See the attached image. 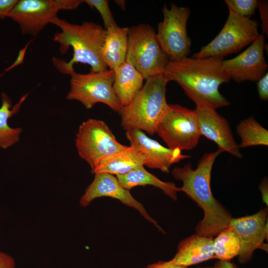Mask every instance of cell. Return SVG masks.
I'll use <instances>...</instances> for the list:
<instances>
[{
  "mask_svg": "<svg viewBox=\"0 0 268 268\" xmlns=\"http://www.w3.org/2000/svg\"><path fill=\"white\" fill-rule=\"evenodd\" d=\"M75 145L80 157L88 163L93 173L103 159L128 146L117 140L105 122L93 119L80 125Z\"/></svg>",
  "mask_w": 268,
  "mask_h": 268,
  "instance_id": "cell-8",
  "label": "cell"
},
{
  "mask_svg": "<svg viewBox=\"0 0 268 268\" xmlns=\"http://www.w3.org/2000/svg\"><path fill=\"white\" fill-rule=\"evenodd\" d=\"M240 243L236 234L228 227L221 231L213 239L214 259L230 261L238 256Z\"/></svg>",
  "mask_w": 268,
  "mask_h": 268,
  "instance_id": "cell-24",
  "label": "cell"
},
{
  "mask_svg": "<svg viewBox=\"0 0 268 268\" xmlns=\"http://www.w3.org/2000/svg\"><path fill=\"white\" fill-rule=\"evenodd\" d=\"M268 208L261 209L257 213L244 217L232 218L228 226L237 236L240 243L238 261L246 263L251 259L257 249L268 251Z\"/></svg>",
  "mask_w": 268,
  "mask_h": 268,
  "instance_id": "cell-12",
  "label": "cell"
},
{
  "mask_svg": "<svg viewBox=\"0 0 268 268\" xmlns=\"http://www.w3.org/2000/svg\"><path fill=\"white\" fill-rule=\"evenodd\" d=\"M15 262L9 255L0 252V268H14Z\"/></svg>",
  "mask_w": 268,
  "mask_h": 268,
  "instance_id": "cell-30",
  "label": "cell"
},
{
  "mask_svg": "<svg viewBox=\"0 0 268 268\" xmlns=\"http://www.w3.org/2000/svg\"><path fill=\"white\" fill-rule=\"evenodd\" d=\"M195 110L201 136L215 142L222 152L242 158L228 121L213 109L196 107Z\"/></svg>",
  "mask_w": 268,
  "mask_h": 268,
  "instance_id": "cell-15",
  "label": "cell"
},
{
  "mask_svg": "<svg viewBox=\"0 0 268 268\" xmlns=\"http://www.w3.org/2000/svg\"><path fill=\"white\" fill-rule=\"evenodd\" d=\"M241 138L239 148L268 145V131L253 116L242 120L236 128Z\"/></svg>",
  "mask_w": 268,
  "mask_h": 268,
  "instance_id": "cell-23",
  "label": "cell"
},
{
  "mask_svg": "<svg viewBox=\"0 0 268 268\" xmlns=\"http://www.w3.org/2000/svg\"><path fill=\"white\" fill-rule=\"evenodd\" d=\"M214 258L213 238L193 234L181 241L177 252L170 261L187 268Z\"/></svg>",
  "mask_w": 268,
  "mask_h": 268,
  "instance_id": "cell-17",
  "label": "cell"
},
{
  "mask_svg": "<svg viewBox=\"0 0 268 268\" xmlns=\"http://www.w3.org/2000/svg\"><path fill=\"white\" fill-rule=\"evenodd\" d=\"M83 2L90 7L95 8L100 14L105 28L117 24L107 0H85Z\"/></svg>",
  "mask_w": 268,
  "mask_h": 268,
  "instance_id": "cell-26",
  "label": "cell"
},
{
  "mask_svg": "<svg viewBox=\"0 0 268 268\" xmlns=\"http://www.w3.org/2000/svg\"><path fill=\"white\" fill-rule=\"evenodd\" d=\"M261 192L262 200L267 205H268V182L267 178L263 179L259 187Z\"/></svg>",
  "mask_w": 268,
  "mask_h": 268,
  "instance_id": "cell-32",
  "label": "cell"
},
{
  "mask_svg": "<svg viewBox=\"0 0 268 268\" xmlns=\"http://www.w3.org/2000/svg\"><path fill=\"white\" fill-rule=\"evenodd\" d=\"M198 268H238L234 263L230 261H220L216 262L213 266L206 267H199Z\"/></svg>",
  "mask_w": 268,
  "mask_h": 268,
  "instance_id": "cell-33",
  "label": "cell"
},
{
  "mask_svg": "<svg viewBox=\"0 0 268 268\" xmlns=\"http://www.w3.org/2000/svg\"><path fill=\"white\" fill-rule=\"evenodd\" d=\"M132 102L122 107L121 126L127 131H144L150 135L156 133L169 104L166 98L168 81L162 73L149 77Z\"/></svg>",
  "mask_w": 268,
  "mask_h": 268,
  "instance_id": "cell-4",
  "label": "cell"
},
{
  "mask_svg": "<svg viewBox=\"0 0 268 268\" xmlns=\"http://www.w3.org/2000/svg\"><path fill=\"white\" fill-rule=\"evenodd\" d=\"M114 92L122 107L129 105L143 86L144 78L131 64L125 62L114 70Z\"/></svg>",
  "mask_w": 268,
  "mask_h": 268,
  "instance_id": "cell-18",
  "label": "cell"
},
{
  "mask_svg": "<svg viewBox=\"0 0 268 268\" xmlns=\"http://www.w3.org/2000/svg\"><path fill=\"white\" fill-rule=\"evenodd\" d=\"M103 197L117 199L124 204L136 209L145 219L164 232L158 222L150 216L143 205L133 197L130 191L122 187L116 177L108 173H96L81 197L79 203L81 206L86 207L94 199Z\"/></svg>",
  "mask_w": 268,
  "mask_h": 268,
  "instance_id": "cell-14",
  "label": "cell"
},
{
  "mask_svg": "<svg viewBox=\"0 0 268 268\" xmlns=\"http://www.w3.org/2000/svg\"><path fill=\"white\" fill-rule=\"evenodd\" d=\"M223 58H187L169 62L162 72L169 82H176L196 107L216 110L230 102L219 92L220 86L230 78L223 66Z\"/></svg>",
  "mask_w": 268,
  "mask_h": 268,
  "instance_id": "cell-1",
  "label": "cell"
},
{
  "mask_svg": "<svg viewBox=\"0 0 268 268\" xmlns=\"http://www.w3.org/2000/svg\"><path fill=\"white\" fill-rule=\"evenodd\" d=\"M265 38L263 34L242 53L233 59L223 61L224 68L229 77L237 83L257 81L267 72L264 57Z\"/></svg>",
  "mask_w": 268,
  "mask_h": 268,
  "instance_id": "cell-13",
  "label": "cell"
},
{
  "mask_svg": "<svg viewBox=\"0 0 268 268\" xmlns=\"http://www.w3.org/2000/svg\"><path fill=\"white\" fill-rule=\"evenodd\" d=\"M115 1L122 9H124L125 8V0H115Z\"/></svg>",
  "mask_w": 268,
  "mask_h": 268,
  "instance_id": "cell-34",
  "label": "cell"
},
{
  "mask_svg": "<svg viewBox=\"0 0 268 268\" xmlns=\"http://www.w3.org/2000/svg\"><path fill=\"white\" fill-rule=\"evenodd\" d=\"M129 28L121 27L116 24L105 29L102 55L109 69L114 70L126 62Z\"/></svg>",
  "mask_w": 268,
  "mask_h": 268,
  "instance_id": "cell-20",
  "label": "cell"
},
{
  "mask_svg": "<svg viewBox=\"0 0 268 268\" xmlns=\"http://www.w3.org/2000/svg\"><path fill=\"white\" fill-rule=\"evenodd\" d=\"M221 153L217 149L204 153L195 169L188 163L182 167H175L171 171L175 179L183 182L180 192H184L203 210V218L197 225L196 234L210 238L217 236L227 228L233 218L213 196L210 187L212 167Z\"/></svg>",
  "mask_w": 268,
  "mask_h": 268,
  "instance_id": "cell-2",
  "label": "cell"
},
{
  "mask_svg": "<svg viewBox=\"0 0 268 268\" xmlns=\"http://www.w3.org/2000/svg\"><path fill=\"white\" fill-rule=\"evenodd\" d=\"M51 23L61 30L53 38L59 43L61 54H66L70 47L73 52L68 62L56 58L53 59L54 66L62 73L70 74L74 71L73 65L76 63L89 65L91 72L108 69L102 55L106 35V29L102 26L90 21H85L81 24H72L58 17Z\"/></svg>",
  "mask_w": 268,
  "mask_h": 268,
  "instance_id": "cell-3",
  "label": "cell"
},
{
  "mask_svg": "<svg viewBox=\"0 0 268 268\" xmlns=\"http://www.w3.org/2000/svg\"><path fill=\"white\" fill-rule=\"evenodd\" d=\"M260 35L257 21L240 16L229 11L227 20L220 32L192 57L223 58L251 44Z\"/></svg>",
  "mask_w": 268,
  "mask_h": 268,
  "instance_id": "cell-6",
  "label": "cell"
},
{
  "mask_svg": "<svg viewBox=\"0 0 268 268\" xmlns=\"http://www.w3.org/2000/svg\"><path fill=\"white\" fill-rule=\"evenodd\" d=\"M163 19L157 26L156 36L169 62L188 58L191 52V41L187 32V22L191 14L187 6L171 3L170 8H162Z\"/></svg>",
  "mask_w": 268,
  "mask_h": 268,
  "instance_id": "cell-10",
  "label": "cell"
},
{
  "mask_svg": "<svg viewBox=\"0 0 268 268\" xmlns=\"http://www.w3.org/2000/svg\"><path fill=\"white\" fill-rule=\"evenodd\" d=\"M120 184L130 191L136 186L151 185L160 189L164 194L174 201L177 200V193L180 188L170 182H163L148 172L142 165L124 174L116 176Z\"/></svg>",
  "mask_w": 268,
  "mask_h": 268,
  "instance_id": "cell-21",
  "label": "cell"
},
{
  "mask_svg": "<svg viewBox=\"0 0 268 268\" xmlns=\"http://www.w3.org/2000/svg\"><path fill=\"white\" fill-rule=\"evenodd\" d=\"M146 268H185L182 267L169 261H158L148 265Z\"/></svg>",
  "mask_w": 268,
  "mask_h": 268,
  "instance_id": "cell-31",
  "label": "cell"
},
{
  "mask_svg": "<svg viewBox=\"0 0 268 268\" xmlns=\"http://www.w3.org/2000/svg\"><path fill=\"white\" fill-rule=\"evenodd\" d=\"M82 0H20L7 17L19 25L23 34L37 35L62 10L76 9Z\"/></svg>",
  "mask_w": 268,
  "mask_h": 268,
  "instance_id": "cell-11",
  "label": "cell"
},
{
  "mask_svg": "<svg viewBox=\"0 0 268 268\" xmlns=\"http://www.w3.org/2000/svg\"><path fill=\"white\" fill-rule=\"evenodd\" d=\"M267 0H258L257 8L260 13L263 34H268V5Z\"/></svg>",
  "mask_w": 268,
  "mask_h": 268,
  "instance_id": "cell-27",
  "label": "cell"
},
{
  "mask_svg": "<svg viewBox=\"0 0 268 268\" xmlns=\"http://www.w3.org/2000/svg\"><path fill=\"white\" fill-rule=\"evenodd\" d=\"M126 62L132 65L145 79L163 72L168 59L154 29L139 24L129 28Z\"/></svg>",
  "mask_w": 268,
  "mask_h": 268,
  "instance_id": "cell-5",
  "label": "cell"
},
{
  "mask_svg": "<svg viewBox=\"0 0 268 268\" xmlns=\"http://www.w3.org/2000/svg\"><path fill=\"white\" fill-rule=\"evenodd\" d=\"M145 163L146 159L142 152L137 148L130 145L103 159L93 173L124 175L139 166H144Z\"/></svg>",
  "mask_w": 268,
  "mask_h": 268,
  "instance_id": "cell-19",
  "label": "cell"
},
{
  "mask_svg": "<svg viewBox=\"0 0 268 268\" xmlns=\"http://www.w3.org/2000/svg\"><path fill=\"white\" fill-rule=\"evenodd\" d=\"M28 95L26 94L23 96L19 102L12 106L10 98L5 93L1 94V105L0 107V148H7L18 142L22 129L20 128L10 127L7 121L18 112Z\"/></svg>",
  "mask_w": 268,
  "mask_h": 268,
  "instance_id": "cell-22",
  "label": "cell"
},
{
  "mask_svg": "<svg viewBox=\"0 0 268 268\" xmlns=\"http://www.w3.org/2000/svg\"><path fill=\"white\" fill-rule=\"evenodd\" d=\"M126 135L130 145L137 148L143 154L146 159L145 166L149 168L169 173L173 164L191 158L190 156L183 154L178 149H172L163 146L141 131H127Z\"/></svg>",
  "mask_w": 268,
  "mask_h": 268,
  "instance_id": "cell-16",
  "label": "cell"
},
{
  "mask_svg": "<svg viewBox=\"0 0 268 268\" xmlns=\"http://www.w3.org/2000/svg\"><path fill=\"white\" fill-rule=\"evenodd\" d=\"M70 89L66 98L81 103L88 109L96 103H104L119 113L121 109L113 85L115 73L107 70L83 74L72 72L70 74Z\"/></svg>",
  "mask_w": 268,
  "mask_h": 268,
  "instance_id": "cell-7",
  "label": "cell"
},
{
  "mask_svg": "<svg viewBox=\"0 0 268 268\" xmlns=\"http://www.w3.org/2000/svg\"><path fill=\"white\" fill-rule=\"evenodd\" d=\"M257 90L259 98L263 101L268 100V72L257 81Z\"/></svg>",
  "mask_w": 268,
  "mask_h": 268,
  "instance_id": "cell-28",
  "label": "cell"
},
{
  "mask_svg": "<svg viewBox=\"0 0 268 268\" xmlns=\"http://www.w3.org/2000/svg\"><path fill=\"white\" fill-rule=\"evenodd\" d=\"M156 133L169 148L181 151L193 149L201 136L195 109L179 104H169Z\"/></svg>",
  "mask_w": 268,
  "mask_h": 268,
  "instance_id": "cell-9",
  "label": "cell"
},
{
  "mask_svg": "<svg viewBox=\"0 0 268 268\" xmlns=\"http://www.w3.org/2000/svg\"><path fill=\"white\" fill-rule=\"evenodd\" d=\"M18 0H0V18L7 17L18 2Z\"/></svg>",
  "mask_w": 268,
  "mask_h": 268,
  "instance_id": "cell-29",
  "label": "cell"
},
{
  "mask_svg": "<svg viewBox=\"0 0 268 268\" xmlns=\"http://www.w3.org/2000/svg\"><path fill=\"white\" fill-rule=\"evenodd\" d=\"M229 11L238 15L250 18L257 8V0H225Z\"/></svg>",
  "mask_w": 268,
  "mask_h": 268,
  "instance_id": "cell-25",
  "label": "cell"
}]
</instances>
